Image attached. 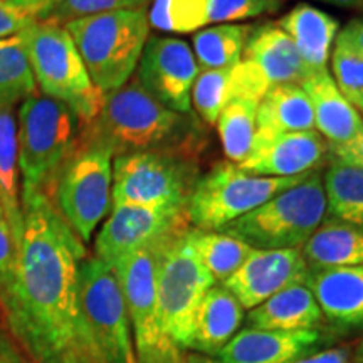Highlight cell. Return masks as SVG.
<instances>
[{"label":"cell","mask_w":363,"mask_h":363,"mask_svg":"<svg viewBox=\"0 0 363 363\" xmlns=\"http://www.w3.org/2000/svg\"><path fill=\"white\" fill-rule=\"evenodd\" d=\"M84 244L44 194L22 197L16 281L0 325L35 363H99L78 299Z\"/></svg>","instance_id":"1"},{"label":"cell","mask_w":363,"mask_h":363,"mask_svg":"<svg viewBox=\"0 0 363 363\" xmlns=\"http://www.w3.org/2000/svg\"><path fill=\"white\" fill-rule=\"evenodd\" d=\"M79 143L99 145L113 157L165 152L199 158L207 145L206 126L194 113H177L158 103L138 78L104 94L98 116L81 126Z\"/></svg>","instance_id":"2"},{"label":"cell","mask_w":363,"mask_h":363,"mask_svg":"<svg viewBox=\"0 0 363 363\" xmlns=\"http://www.w3.org/2000/svg\"><path fill=\"white\" fill-rule=\"evenodd\" d=\"M81 121L57 99L34 94L17 113L21 195L49 197L54 180L79 145Z\"/></svg>","instance_id":"3"},{"label":"cell","mask_w":363,"mask_h":363,"mask_svg":"<svg viewBox=\"0 0 363 363\" xmlns=\"http://www.w3.org/2000/svg\"><path fill=\"white\" fill-rule=\"evenodd\" d=\"M94 86L111 93L135 76L150 38L148 9L113 11L65 24Z\"/></svg>","instance_id":"4"},{"label":"cell","mask_w":363,"mask_h":363,"mask_svg":"<svg viewBox=\"0 0 363 363\" xmlns=\"http://www.w3.org/2000/svg\"><path fill=\"white\" fill-rule=\"evenodd\" d=\"M328 217L321 170L283 190L220 233L252 249H301Z\"/></svg>","instance_id":"5"},{"label":"cell","mask_w":363,"mask_h":363,"mask_svg":"<svg viewBox=\"0 0 363 363\" xmlns=\"http://www.w3.org/2000/svg\"><path fill=\"white\" fill-rule=\"evenodd\" d=\"M21 34L40 94L67 104L78 116L81 126L89 125L101 110L104 94L91 81L66 27L35 22Z\"/></svg>","instance_id":"6"},{"label":"cell","mask_w":363,"mask_h":363,"mask_svg":"<svg viewBox=\"0 0 363 363\" xmlns=\"http://www.w3.org/2000/svg\"><path fill=\"white\" fill-rule=\"evenodd\" d=\"M201 179L197 158L165 152H136L113 160V207L187 208Z\"/></svg>","instance_id":"7"},{"label":"cell","mask_w":363,"mask_h":363,"mask_svg":"<svg viewBox=\"0 0 363 363\" xmlns=\"http://www.w3.org/2000/svg\"><path fill=\"white\" fill-rule=\"evenodd\" d=\"M310 174L262 177L242 170L238 163L229 160L217 163L206 175H201L190 195L187 203L190 225L202 230H220Z\"/></svg>","instance_id":"8"},{"label":"cell","mask_w":363,"mask_h":363,"mask_svg":"<svg viewBox=\"0 0 363 363\" xmlns=\"http://www.w3.org/2000/svg\"><path fill=\"white\" fill-rule=\"evenodd\" d=\"M217 284L187 238V230L167 240L157 274L158 316L177 350H189L203 296Z\"/></svg>","instance_id":"9"},{"label":"cell","mask_w":363,"mask_h":363,"mask_svg":"<svg viewBox=\"0 0 363 363\" xmlns=\"http://www.w3.org/2000/svg\"><path fill=\"white\" fill-rule=\"evenodd\" d=\"M113 153L79 143L54 180L49 201L81 242H89L113 206Z\"/></svg>","instance_id":"10"},{"label":"cell","mask_w":363,"mask_h":363,"mask_svg":"<svg viewBox=\"0 0 363 363\" xmlns=\"http://www.w3.org/2000/svg\"><path fill=\"white\" fill-rule=\"evenodd\" d=\"M78 299L98 362L138 363L121 286L115 271L96 256L79 262Z\"/></svg>","instance_id":"11"},{"label":"cell","mask_w":363,"mask_h":363,"mask_svg":"<svg viewBox=\"0 0 363 363\" xmlns=\"http://www.w3.org/2000/svg\"><path fill=\"white\" fill-rule=\"evenodd\" d=\"M167 240L130 254L111 267L125 296L138 363H184L180 350L163 333L158 316L157 274Z\"/></svg>","instance_id":"12"},{"label":"cell","mask_w":363,"mask_h":363,"mask_svg":"<svg viewBox=\"0 0 363 363\" xmlns=\"http://www.w3.org/2000/svg\"><path fill=\"white\" fill-rule=\"evenodd\" d=\"M190 227L187 208L113 207L94 240V256L113 267L130 254L155 246Z\"/></svg>","instance_id":"13"},{"label":"cell","mask_w":363,"mask_h":363,"mask_svg":"<svg viewBox=\"0 0 363 363\" xmlns=\"http://www.w3.org/2000/svg\"><path fill=\"white\" fill-rule=\"evenodd\" d=\"M136 69V78L158 103L184 115L192 113V88L201 67L185 40L150 35Z\"/></svg>","instance_id":"14"},{"label":"cell","mask_w":363,"mask_h":363,"mask_svg":"<svg viewBox=\"0 0 363 363\" xmlns=\"http://www.w3.org/2000/svg\"><path fill=\"white\" fill-rule=\"evenodd\" d=\"M330 162V145L318 131L257 128L242 170L262 177H296L320 170Z\"/></svg>","instance_id":"15"},{"label":"cell","mask_w":363,"mask_h":363,"mask_svg":"<svg viewBox=\"0 0 363 363\" xmlns=\"http://www.w3.org/2000/svg\"><path fill=\"white\" fill-rule=\"evenodd\" d=\"M308 264L301 249H254L246 262L222 286L244 310H252L288 286L306 283Z\"/></svg>","instance_id":"16"},{"label":"cell","mask_w":363,"mask_h":363,"mask_svg":"<svg viewBox=\"0 0 363 363\" xmlns=\"http://www.w3.org/2000/svg\"><path fill=\"white\" fill-rule=\"evenodd\" d=\"M330 330H257L244 328L216 355L220 363H288L308 357L333 342Z\"/></svg>","instance_id":"17"},{"label":"cell","mask_w":363,"mask_h":363,"mask_svg":"<svg viewBox=\"0 0 363 363\" xmlns=\"http://www.w3.org/2000/svg\"><path fill=\"white\" fill-rule=\"evenodd\" d=\"M306 284L331 333L348 335L363 328V266L310 271Z\"/></svg>","instance_id":"18"},{"label":"cell","mask_w":363,"mask_h":363,"mask_svg":"<svg viewBox=\"0 0 363 363\" xmlns=\"http://www.w3.org/2000/svg\"><path fill=\"white\" fill-rule=\"evenodd\" d=\"M242 56L259 67L269 86L303 84L315 74L276 22L252 27Z\"/></svg>","instance_id":"19"},{"label":"cell","mask_w":363,"mask_h":363,"mask_svg":"<svg viewBox=\"0 0 363 363\" xmlns=\"http://www.w3.org/2000/svg\"><path fill=\"white\" fill-rule=\"evenodd\" d=\"M301 88L311 101L315 128L330 147L350 143L362 133V115L343 96L328 69L315 72Z\"/></svg>","instance_id":"20"},{"label":"cell","mask_w":363,"mask_h":363,"mask_svg":"<svg viewBox=\"0 0 363 363\" xmlns=\"http://www.w3.org/2000/svg\"><path fill=\"white\" fill-rule=\"evenodd\" d=\"M246 323L249 328L257 330H330L306 283L288 286L249 310Z\"/></svg>","instance_id":"21"},{"label":"cell","mask_w":363,"mask_h":363,"mask_svg":"<svg viewBox=\"0 0 363 363\" xmlns=\"http://www.w3.org/2000/svg\"><path fill=\"white\" fill-rule=\"evenodd\" d=\"M305 59L313 72L328 69L331 49L340 33V22L331 13L311 4H298L276 22Z\"/></svg>","instance_id":"22"},{"label":"cell","mask_w":363,"mask_h":363,"mask_svg":"<svg viewBox=\"0 0 363 363\" xmlns=\"http://www.w3.org/2000/svg\"><path fill=\"white\" fill-rule=\"evenodd\" d=\"M244 323V308L229 289L214 284L203 296L199 308L195 330L189 350L216 358L233 340Z\"/></svg>","instance_id":"23"},{"label":"cell","mask_w":363,"mask_h":363,"mask_svg":"<svg viewBox=\"0 0 363 363\" xmlns=\"http://www.w3.org/2000/svg\"><path fill=\"white\" fill-rule=\"evenodd\" d=\"M301 252L310 271L363 266V225L326 217Z\"/></svg>","instance_id":"24"},{"label":"cell","mask_w":363,"mask_h":363,"mask_svg":"<svg viewBox=\"0 0 363 363\" xmlns=\"http://www.w3.org/2000/svg\"><path fill=\"white\" fill-rule=\"evenodd\" d=\"M17 145V115L11 106H0V203L17 244L22 234V195Z\"/></svg>","instance_id":"25"},{"label":"cell","mask_w":363,"mask_h":363,"mask_svg":"<svg viewBox=\"0 0 363 363\" xmlns=\"http://www.w3.org/2000/svg\"><path fill=\"white\" fill-rule=\"evenodd\" d=\"M257 128L272 131H311L315 115L301 84H276L266 91L257 108Z\"/></svg>","instance_id":"26"},{"label":"cell","mask_w":363,"mask_h":363,"mask_svg":"<svg viewBox=\"0 0 363 363\" xmlns=\"http://www.w3.org/2000/svg\"><path fill=\"white\" fill-rule=\"evenodd\" d=\"M323 187L328 217L363 225V169L330 158Z\"/></svg>","instance_id":"27"},{"label":"cell","mask_w":363,"mask_h":363,"mask_svg":"<svg viewBox=\"0 0 363 363\" xmlns=\"http://www.w3.org/2000/svg\"><path fill=\"white\" fill-rule=\"evenodd\" d=\"M254 26L219 24L194 34V54L202 69H224L242 61Z\"/></svg>","instance_id":"28"},{"label":"cell","mask_w":363,"mask_h":363,"mask_svg":"<svg viewBox=\"0 0 363 363\" xmlns=\"http://www.w3.org/2000/svg\"><path fill=\"white\" fill-rule=\"evenodd\" d=\"M187 238L216 283H224L246 262L254 249L242 240L220 230H202L190 227Z\"/></svg>","instance_id":"29"},{"label":"cell","mask_w":363,"mask_h":363,"mask_svg":"<svg viewBox=\"0 0 363 363\" xmlns=\"http://www.w3.org/2000/svg\"><path fill=\"white\" fill-rule=\"evenodd\" d=\"M34 94L38 83L22 34L0 39V106L16 108Z\"/></svg>","instance_id":"30"},{"label":"cell","mask_w":363,"mask_h":363,"mask_svg":"<svg viewBox=\"0 0 363 363\" xmlns=\"http://www.w3.org/2000/svg\"><path fill=\"white\" fill-rule=\"evenodd\" d=\"M257 108L259 99L235 98L217 118V131L229 162L239 165L247 157L257 130Z\"/></svg>","instance_id":"31"},{"label":"cell","mask_w":363,"mask_h":363,"mask_svg":"<svg viewBox=\"0 0 363 363\" xmlns=\"http://www.w3.org/2000/svg\"><path fill=\"white\" fill-rule=\"evenodd\" d=\"M150 27L172 34H192L206 29L208 0H152L148 7Z\"/></svg>","instance_id":"32"},{"label":"cell","mask_w":363,"mask_h":363,"mask_svg":"<svg viewBox=\"0 0 363 363\" xmlns=\"http://www.w3.org/2000/svg\"><path fill=\"white\" fill-rule=\"evenodd\" d=\"M233 67L199 71L192 88V104L203 123L216 125L220 111L230 101V69Z\"/></svg>","instance_id":"33"},{"label":"cell","mask_w":363,"mask_h":363,"mask_svg":"<svg viewBox=\"0 0 363 363\" xmlns=\"http://www.w3.org/2000/svg\"><path fill=\"white\" fill-rule=\"evenodd\" d=\"M152 0H51L38 22H52L65 26L81 17L96 16L113 11H135L148 9Z\"/></svg>","instance_id":"34"},{"label":"cell","mask_w":363,"mask_h":363,"mask_svg":"<svg viewBox=\"0 0 363 363\" xmlns=\"http://www.w3.org/2000/svg\"><path fill=\"white\" fill-rule=\"evenodd\" d=\"M331 67L338 89L363 118V54L335 40Z\"/></svg>","instance_id":"35"},{"label":"cell","mask_w":363,"mask_h":363,"mask_svg":"<svg viewBox=\"0 0 363 363\" xmlns=\"http://www.w3.org/2000/svg\"><path fill=\"white\" fill-rule=\"evenodd\" d=\"M283 0H208V22L233 24L278 12Z\"/></svg>","instance_id":"36"},{"label":"cell","mask_w":363,"mask_h":363,"mask_svg":"<svg viewBox=\"0 0 363 363\" xmlns=\"http://www.w3.org/2000/svg\"><path fill=\"white\" fill-rule=\"evenodd\" d=\"M17 257H19V244L13 238L12 227L0 203V305L12 291L13 281H16Z\"/></svg>","instance_id":"37"},{"label":"cell","mask_w":363,"mask_h":363,"mask_svg":"<svg viewBox=\"0 0 363 363\" xmlns=\"http://www.w3.org/2000/svg\"><path fill=\"white\" fill-rule=\"evenodd\" d=\"M184 363H220L216 358L189 353L184 357ZM288 363H353V345H340L335 348H325L311 355L298 358Z\"/></svg>","instance_id":"38"},{"label":"cell","mask_w":363,"mask_h":363,"mask_svg":"<svg viewBox=\"0 0 363 363\" xmlns=\"http://www.w3.org/2000/svg\"><path fill=\"white\" fill-rule=\"evenodd\" d=\"M38 19L21 9L11 6L7 0H0V39L21 34L34 26Z\"/></svg>","instance_id":"39"},{"label":"cell","mask_w":363,"mask_h":363,"mask_svg":"<svg viewBox=\"0 0 363 363\" xmlns=\"http://www.w3.org/2000/svg\"><path fill=\"white\" fill-rule=\"evenodd\" d=\"M330 158L363 169V131L350 143L342 147H330Z\"/></svg>","instance_id":"40"},{"label":"cell","mask_w":363,"mask_h":363,"mask_svg":"<svg viewBox=\"0 0 363 363\" xmlns=\"http://www.w3.org/2000/svg\"><path fill=\"white\" fill-rule=\"evenodd\" d=\"M0 363H35L6 330L0 328Z\"/></svg>","instance_id":"41"},{"label":"cell","mask_w":363,"mask_h":363,"mask_svg":"<svg viewBox=\"0 0 363 363\" xmlns=\"http://www.w3.org/2000/svg\"><path fill=\"white\" fill-rule=\"evenodd\" d=\"M337 40L363 54V19H353L340 29Z\"/></svg>","instance_id":"42"},{"label":"cell","mask_w":363,"mask_h":363,"mask_svg":"<svg viewBox=\"0 0 363 363\" xmlns=\"http://www.w3.org/2000/svg\"><path fill=\"white\" fill-rule=\"evenodd\" d=\"M7 2L13 7L21 9V11L30 13L35 19H39V16L45 11V7L49 6L51 0H7Z\"/></svg>","instance_id":"43"},{"label":"cell","mask_w":363,"mask_h":363,"mask_svg":"<svg viewBox=\"0 0 363 363\" xmlns=\"http://www.w3.org/2000/svg\"><path fill=\"white\" fill-rule=\"evenodd\" d=\"M316 2L328 4L345 11H363V0H316Z\"/></svg>","instance_id":"44"},{"label":"cell","mask_w":363,"mask_h":363,"mask_svg":"<svg viewBox=\"0 0 363 363\" xmlns=\"http://www.w3.org/2000/svg\"><path fill=\"white\" fill-rule=\"evenodd\" d=\"M353 363H363V337L353 345Z\"/></svg>","instance_id":"45"},{"label":"cell","mask_w":363,"mask_h":363,"mask_svg":"<svg viewBox=\"0 0 363 363\" xmlns=\"http://www.w3.org/2000/svg\"><path fill=\"white\" fill-rule=\"evenodd\" d=\"M0 328H2V325H0Z\"/></svg>","instance_id":"46"}]
</instances>
